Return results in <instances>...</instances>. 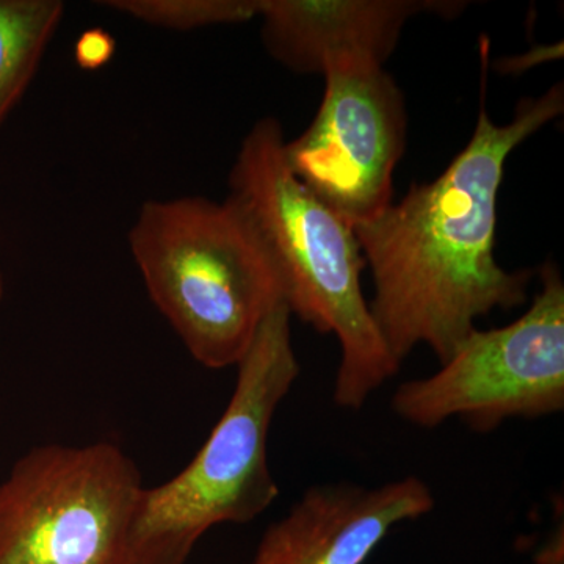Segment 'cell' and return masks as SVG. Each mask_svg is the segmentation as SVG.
<instances>
[{
	"label": "cell",
	"instance_id": "cell-6",
	"mask_svg": "<svg viewBox=\"0 0 564 564\" xmlns=\"http://www.w3.org/2000/svg\"><path fill=\"white\" fill-rule=\"evenodd\" d=\"M393 414L433 430L458 419L478 434L511 419L549 417L564 410V281L554 262L540 269V291L518 321L475 329L441 369L404 381Z\"/></svg>",
	"mask_w": 564,
	"mask_h": 564
},
{
	"label": "cell",
	"instance_id": "cell-4",
	"mask_svg": "<svg viewBox=\"0 0 564 564\" xmlns=\"http://www.w3.org/2000/svg\"><path fill=\"white\" fill-rule=\"evenodd\" d=\"M291 321L285 303L267 315L236 366L231 400L198 454L172 480L144 488L132 529V564H185L210 529L248 524L280 496L269 437L278 408L302 372Z\"/></svg>",
	"mask_w": 564,
	"mask_h": 564
},
{
	"label": "cell",
	"instance_id": "cell-1",
	"mask_svg": "<svg viewBox=\"0 0 564 564\" xmlns=\"http://www.w3.org/2000/svg\"><path fill=\"white\" fill-rule=\"evenodd\" d=\"M563 84L496 124L485 99L473 137L436 180L355 229L373 281L370 313L402 366L429 347L443 364L492 311L524 306L532 272L497 262V198L511 152L562 117Z\"/></svg>",
	"mask_w": 564,
	"mask_h": 564
},
{
	"label": "cell",
	"instance_id": "cell-3",
	"mask_svg": "<svg viewBox=\"0 0 564 564\" xmlns=\"http://www.w3.org/2000/svg\"><path fill=\"white\" fill-rule=\"evenodd\" d=\"M128 239L151 302L207 369L242 361L267 315L284 303L272 259L226 199H151Z\"/></svg>",
	"mask_w": 564,
	"mask_h": 564
},
{
	"label": "cell",
	"instance_id": "cell-10",
	"mask_svg": "<svg viewBox=\"0 0 564 564\" xmlns=\"http://www.w3.org/2000/svg\"><path fill=\"white\" fill-rule=\"evenodd\" d=\"M63 14L61 0H0V128L35 79Z\"/></svg>",
	"mask_w": 564,
	"mask_h": 564
},
{
	"label": "cell",
	"instance_id": "cell-2",
	"mask_svg": "<svg viewBox=\"0 0 564 564\" xmlns=\"http://www.w3.org/2000/svg\"><path fill=\"white\" fill-rule=\"evenodd\" d=\"M276 118L245 135L229 173L232 204L251 226L280 278L292 315L340 347L334 378L337 406L359 411L399 372L364 293L366 258L355 228L296 180L285 161Z\"/></svg>",
	"mask_w": 564,
	"mask_h": 564
},
{
	"label": "cell",
	"instance_id": "cell-5",
	"mask_svg": "<svg viewBox=\"0 0 564 564\" xmlns=\"http://www.w3.org/2000/svg\"><path fill=\"white\" fill-rule=\"evenodd\" d=\"M144 488L120 445L33 447L0 484V564H132Z\"/></svg>",
	"mask_w": 564,
	"mask_h": 564
},
{
	"label": "cell",
	"instance_id": "cell-13",
	"mask_svg": "<svg viewBox=\"0 0 564 564\" xmlns=\"http://www.w3.org/2000/svg\"><path fill=\"white\" fill-rule=\"evenodd\" d=\"M534 564H564V519L555 522L543 544L533 556Z\"/></svg>",
	"mask_w": 564,
	"mask_h": 564
},
{
	"label": "cell",
	"instance_id": "cell-12",
	"mask_svg": "<svg viewBox=\"0 0 564 564\" xmlns=\"http://www.w3.org/2000/svg\"><path fill=\"white\" fill-rule=\"evenodd\" d=\"M117 52V41L106 29L91 28L82 32L74 44V61L84 70H98L109 65Z\"/></svg>",
	"mask_w": 564,
	"mask_h": 564
},
{
	"label": "cell",
	"instance_id": "cell-11",
	"mask_svg": "<svg viewBox=\"0 0 564 564\" xmlns=\"http://www.w3.org/2000/svg\"><path fill=\"white\" fill-rule=\"evenodd\" d=\"M102 7L152 28L191 32L259 18L261 0H107Z\"/></svg>",
	"mask_w": 564,
	"mask_h": 564
},
{
	"label": "cell",
	"instance_id": "cell-8",
	"mask_svg": "<svg viewBox=\"0 0 564 564\" xmlns=\"http://www.w3.org/2000/svg\"><path fill=\"white\" fill-rule=\"evenodd\" d=\"M415 475L378 486L314 485L267 527L250 564H366L395 527L434 510Z\"/></svg>",
	"mask_w": 564,
	"mask_h": 564
},
{
	"label": "cell",
	"instance_id": "cell-14",
	"mask_svg": "<svg viewBox=\"0 0 564 564\" xmlns=\"http://www.w3.org/2000/svg\"><path fill=\"white\" fill-rule=\"evenodd\" d=\"M3 295H6V280H3L2 265H0V304L3 302Z\"/></svg>",
	"mask_w": 564,
	"mask_h": 564
},
{
	"label": "cell",
	"instance_id": "cell-7",
	"mask_svg": "<svg viewBox=\"0 0 564 564\" xmlns=\"http://www.w3.org/2000/svg\"><path fill=\"white\" fill-rule=\"evenodd\" d=\"M313 122L285 141L296 180L352 228L392 202V181L408 137L406 101L384 66L339 65L323 74Z\"/></svg>",
	"mask_w": 564,
	"mask_h": 564
},
{
	"label": "cell",
	"instance_id": "cell-9",
	"mask_svg": "<svg viewBox=\"0 0 564 564\" xmlns=\"http://www.w3.org/2000/svg\"><path fill=\"white\" fill-rule=\"evenodd\" d=\"M467 3L447 0H261L270 57L299 74L333 66H384L415 14L456 17Z\"/></svg>",
	"mask_w": 564,
	"mask_h": 564
}]
</instances>
